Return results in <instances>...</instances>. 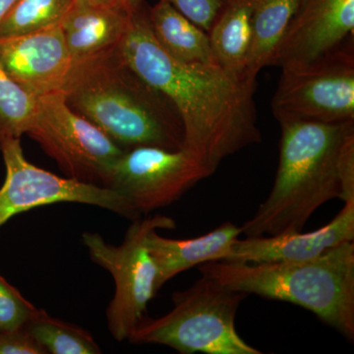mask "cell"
I'll list each match as a JSON object with an SVG mask.
<instances>
[{"mask_svg": "<svg viewBox=\"0 0 354 354\" xmlns=\"http://www.w3.org/2000/svg\"><path fill=\"white\" fill-rule=\"evenodd\" d=\"M121 57L176 106L183 150L215 174L225 158L262 141L251 82L220 64H188L171 57L153 38L145 6L133 14L118 44Z\"/></svg>", "mask_w": 354, "mask_h": 354, "instance_id": "6da1fadb", "label": "cell"}, {"mask_svg": "<svg viewBox=\"0 0 354 354\" xmlns=\"http://www.w3.org/2000/svg\"><path fill=\"white\" fill-rule=\"evenodd\" d=\"M62 93L70 108L123 150L183 148L184 128L176 106L128 66L118 46L73 64Z\"/></svg>", "mask_w": 354, "mask_h": 354, "instance_id": "7a4b0ae2", "label": "cell"}, {"mask_svg": "<svg viewBox=\"0 0 354 354\" xmlns=\"http://www.w3.org/2000/svg\"><path fill=\"white\" fill-rule=\"evenodd\" d=\"M276 179L269 196L241 225L246 237L301 232L317 209L341 198L339 158L354 121L279 120Z\"/></svg>", "mask_w": 354, "mask_h": 354, "instance_id": "3957f363", "label": "cell"}, {"mask_svg": "<svg viewBox=\"0 0 354 354\" xmlns=\"http://www.w3.org/2000/svg\"><path fill=\"white\" fill-rule=\"evenodd\" d=\"M198 270L230 290L308 310L353 341L354 241L342 242L308 260L260 264L209 261Z\"/></svg>", "mask_w": 354, "mask_h": 354, "instance_id": "277c9868", "label": "cell"}, {"mask_svg": "<svg viewBox=\"0 0 354 354\" xmlns=\"http://www.w3.org/2000/svg\"><path fill=\"white\" fill-rule=\"evenodd\" d=\"M247 297L202 274L187 290L172 295L169 313L155 319L144 316L127 341L162 344L181 354H262L235 329V317Z\"/></svg>", "mask_w": 354, "mask_h": 354, "instance_id": "5b68a950", "label": "cell"}, {"mask_svg": "<svg viewBox=\"0 0 354 354\" xmlns=\"http://www.w3.org/2000/svg\"><path fill=\"white\" fill-rule=\"evenodd\" d=\"M176 221L165 216L137 218L128 228L120 245L108 243L99 234L85 232L84 245L91 259L113 276L115 291L106 319L111 335L125 341L144 318L149 302L157 295V269L147 245L153 230H174Z\"/></svg>", "mask_w": 354, "mask_h": 354, "instance_id": "8992f818", "label": "cell"}, {"mask_svg": "<svg viewBox=\"0 0 354 354\" xmlns=\"http://www.w3.org/2000/svg\"><path fill=\"white\" fill-rule=\"evenodd\" d=\"M28 134L67 177L97 185L106 186L111 169L125 151L70 108L62 91L37 99Z\"/></svg>", "mask_w": 354, "mask_h": 354, "instance_id": "52a82bcc", "label": "cell"}, {"mask_svg": "<svg viewBox=\"0 0 354 354\" xmlns=\"http://www.w3.org/2000/svg\"><path fill=\"white\" fill-rule=\"evenodd\" d=\"M281 70L271 104L278 121H354L353 41L308 66Z\"/></svg>", "mask_w": 354, "mask_h": 354, "instance_id": "ba28073f", "label": "cell"}, {"mask_svg": "<svg viewBox=\"0 0 354 354\" xmlns=\"http://www.w3.org/2000/svg\"><path fill=\"white\" fill-rule=\"evenodd\" d=\"M6 176L0 188V227L16 215L55 203H80L137 220L127 200L118 191L60 177L28 162L20 138L0 139Z\"/></svg>", "mask_w": 354, "mask_h": 354, "instance_id": "9c48e42d", "label": "cell"}, {"mask_svg": "<svg viewBox=\"0 0 354 354\" xmlns=\"http://www.w3.org/2000/svg\"><path fill=\"white\" fill-rule=\"evenodd\" d=\"M212 174L183 149L137 147L124 151L116 160L106 187L120 193L141 218L178 201Z\"/></svg>", "mask_w": 354, "mask_h": 354, "instance_id": "30bf717a", "label": "cell"}, {"mask_svg": "<svg viewBox=\"0 0 354 354\" xmlns=\"http://www.w3.org/2000/svg\"><path fill=\"white\" fill-rule=\"evenodd\" d=\"M354 0H299L272 66L301 68L353 41Z\"/></svg>", "mask_w": 354, "mask_h": 354, "instance_id": "8fae6325", "label": "cell"}, {"mask_svg": "<svg viewBox=\"0 0 354 354\" xmlns=\"http://www.w3.org/2000/svg\"><path fill=\"white\" fill-rule=\"evenodd\" d=\"M0 64L36 99L62 91L73 67L60 25L0 39Z\"/></svg>", "mask_w": 354, "mask_h": 354, "instance_id": "7c38bea8", "label": "cell"}, {"mask_svg": "<svg viewBox=\"0 0 354 354\" xmlns=\"http://www.w3.org/2000/svg\"><path fill=\"white\" fill-rule=\"evenodd\" d=\"M346 241H354V200L344 203L329 223L314 232L239 239L221 261L260 264L308 260Z\"/></svg>", "mask_w": 354, "mask_h": 354, "instance_id": "4fadbf2b", "label": "cell"}, {"mask_svg": "<svg viewBox=\"0 0 354 354\" xmlns=\"http://www.w3.org/2000/svg\"><path fill=\"white\" fill-rule=\"evenodd\" d=\"M241 227L232 221L221 223L215 230L190 239H167L153 230L147 245L157 269L156 290H160L172 278L193 267L227 259L232 245L241 235Z\"/></svg>", "mask_w": 354, "mask_h": 354, "instance_id": "5bb4252c", "label": "cell"}, {"mask_svg": "<svg viewBox=\"0 0 354 354\" xmlns=\"http://www.w3.org/2000/svg\"><path fill=\"white\" fill-rule=\"evenodd\" d=\"M133 14L124 7L75 0L60 24L73 64L118 46L129 30Z\"/></svg>", "mask_w": 354, "mask_h": 354, "instance_id": "9a60e30c", "label": "cell"}, {"mask_svg": "<svg viewBox=\"0 0 354 354\" xmlns=\"http://www.w3.org/2000/svg\"><path fill=\"white\" fill-rule=\"evenodd\" d=\"M256 4L257 0H221L208 32L216 62L223 69L242 78H245L244 71L252 44Z\"/></svg>", "mask_w": 354, "mask_h": 354, "instance_id": "2e32d148", "label": "cell"}, {"mask_svg": "<svg viewBox=\"0 0 354 354\" xmlns=\"http://www.w3.org/2000/svg\"><path fill=\"white\" fill-rule=\"evenodd\" d=\"M153 38L171 57L188 64H218L208 34L174 6L160 0L148 10Z\"/></svg>", "mask_w": 354, "mask_h": 354, "instance_id": "e0dca14e", "label": "cell"}, {"mask_svg": "<svg viewBox=\"0 0 354 354\" xmlns=\"http://www.w3.org/2000/svg\"><path fill=\"white\" fill-rule=\"evenodd\" d=\"M299 0H257L253 15V39L244 77L257 82L260 70L272 64Z\"/></svg>", "mask_w": 354, "mask_h": 354, "instance_id": "ac0fdd59", "label": "cell"}, {"mask_svg": "<svg viewBox=\"0 0 354 354\" xmlns=\"http://www.w3.org/2000/svg\"><path fill=\"white\" fill-rule=\"evenodd\" d=\"M25 327L46 353H102L99 344L87 330L53 318L43 309H37Z\"/></svg>", "mask_w": 354, "mask_h": 354, "instance_id": "d6986e66", "label": "cell"}, {"mask_svg": "<svg viewBox=\"0 0 354 354\" xmlns=\"http://www.w3.org/2000/svg\"><path fill=\"white\" fill-rule=\"evenodd\" d=\"M75 0H19L0 21V39L25 36L62 24Z\"/></svg>", "mask_w": 354, "mask_h": 354, "instance_id": "ffe728a7", "label": "cell"}, {"mask_svg": "<svg viewBox=\"0 0 354 354\" xmlns=\"http://www.w3.org/2000/svg\"><path fill=\"white\" fill-rule=\"evenodd\" d=\"M37 99L7 73L0 64V139L21 138L29 131Z\"/></svg>", "mask_w": 354, "mask_h": 354, "instance_id": "44dd1931", "label": "cell"}, {"mask_svg": "<svg viewBox=\"0 0 354 354\" xmlns=\"http://www.w3.org/2000/svg\"><path fill=\"white\" fill-rule=\"evenodd\" d=\"M37 309L0 274V330L24 327Z\"/></svg>", "mask_w": 354, "mask_h": 354, "instance_id": "7402d4cb", "label": "cell"}, {"mask_svg": "<svg viewBox=\"0 0 354 354\" xmlns=\"http://www.w3.org/2000/svg\"><path fill=\"white\" fill-rule=\"evenodd\" d=\"M174 6L208 34L220 9L221 0H162Z\"/></svg>", "mask_w": 354, "mask_h": 354, "instance_id": "603a6c76", "label": "cell"}, {"mask_svg": "<svg viewBox=\"0 0 354 354\" xmlns=\"http://www.w3.org/2000/svg\"><path fill=\"white\" fill-rule=\"evenodd\" d=\"M27 328L0 330V354H46Z\"/></svg>", "mask_w": 354, "mask_h": 354, "instance_id": "cb8c5ba5", "label": "cell"}, {"mask_svg": "<svg viewBox=\"0 0 354 354\" xmlns=\"http://www.w3.org/2000/svg\"><path fill=\"white\" fill-rule=\"evenodd\" d=\"M341 198L344 203L354 200V129L348 133L342 144L339 158Z\"/></svg>", "mask_w": 354, "mask_h": 354, "instance_id": "d4e9b609", "label": "cell"}, {"mask_svg": "<svg viewBox=\"0 0 354 354\" xmlns=\"http://www.w3.org/2000/svg\"><path fill=\"white\" fill-rule=\"evenodd\" d=\"M129 12L136 13L144 7V0H121Z\"/></svg>", "mask_w": 354, "mask_h": 354, "instance_id": "484cf974", "label": "cell"}, {"mask_svg": "<svg viewBox=\"0 0 354 354\" xmlns=\"http://www.w3.org/2000/svg\"><path fill=\"white\" fill-rule=\"evenodd\" d=\"M19 0H0V21L9 13Z\"/></svg>", "mask_w": 354, "mask_h": 354, "instance_id": "4316f807", "label": "cell"}, {"mask_svg": "<svg viewBox=\"0 0 354 354\" xmlns=\"http://www.w3.org/2000/svg\"><path fill=\"white\" fill-rule=\"evenodd\" d=\"M86 1L90 2V3L95 4V6L106 7H124V6L122 4V2H121V0H86Z\"/></svg>", "mask_w": 354, "mask_h": 354, "instance_id": "83f0119b", "label": "cell"}]
</instances>
